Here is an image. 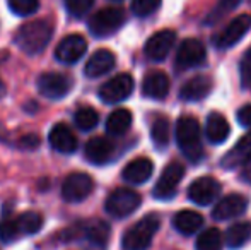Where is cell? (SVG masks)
<instances>
[{
	"label": "cell",
	"instance_id": "obj_1",
	"mask_svg": "<svg viewBox=\"0 0 251 250\" xmlns=\"http://www.w3.org/2000/svg\"><path fill=\"white\" fill-rule=\"evenodd\" d=\"M53 36V28L48 21L38 19L26 23L24 26H21L16 33V45L19 47V50H23L27 55H36L41 54L45 48L48 47Z\"/></svg>",
	"mask_w": 251,
	"mask_h": 250
},
{
	"label": "cell",
	"instance_id": "obj_2",
	"mask_svg": "<svg viewBox=\"0 0 251 250\" xmlns=\"http://www.w3.org/2000/svg\"><path fill=\"white\" fill-rule=\"evenodd\" d=\"M176 140L181 149V153L188 158L190 161H200L203 154V146H201V134L200 125L190 115H185L176 124Z\"/></svg>",
	"mask_w": 251,
	"mask_h": 250
},
{
	"label": "cell",
	"instance_id": "obj_3",
	"mask_svg": "<svg viewBox=\"0 0 251 250\" xmlns=\"http://www.w3.org/2000/svg\"><path fill=\"white\" fill-rule=\"evenodd\" d=\"M159 220L157 214H147L144 216L140 221H137L132 228L125 231L122 240V247L123 250H147L152 244V238L157 233Z\"/></svg>",
	"mask_w": 251,
	"mask_h": 250
},
{
	"label": "cell",
	"instance_id": "obj_4",
	"mask_svg": "<svg viewBox=\"0 0 251 250\" xmlns=\"http://www.w3.org/2000/svg\"><path fill=\"white\" fill-rule=\"evenodd\" d=\"M125 23V12L118 7H106L96 12L89 21V29L94 36L106 38L120 29Z\"/></svg>",
	"mask_w": 251,
	"mask_h": 250
},
{
	"label": "cell",
	"instance_id": "obj_5",
	"mask_svg": "<svg viewBox=\"0 0 251 250\" xmlns=\"http://www.w3.org/2000/svg\"><path fill=\"white\" fill-rule=\"evenodd\" d=\"M142 204V197L130 189H116L109 194L106 199V213L113 218H126L132 213H135L137 207Z\"/></svg>",
	"mask_w": 251,
	"mask_h": 250
},
{
	"label": "cell",
	"instance_id": "obj_6",
	"mask_svg": "<svg viewBox=\"0 0 251 250\" xmlns=\"http://www.w3.org/2000/svg\"><path fill=\"white\" fill-rule=\"evenodd\" d=\"M74 81L70 76L60 72H47L41 74L38 79V89L48 100H62L70 93Z\"/></svg>",
	"mask_w": 251,
	"mask_h": 250
},
{
	"label": "cell",
	"instance_id": "obj_7",
	"mask_svg": "<svg viewBox=\"0 0 251 250\" xmlns=\"http://www.w3.org/2000/svg\"><path fill=\"white\" fill-rule=\"evenodd\" d=\"M183 177H185V168H183V165L176 163V161L169 163L168 167L164 168V171L161 173V177H159L154 190H152L154 197L159 200H168V199H171V197H175Z\"/></svg>",
	"mask_w": 251,
	"mask_h": 250
},
{
	"label": "cell",
	"instance_id": "obj_8",
	"mask_svg": "<svg viewBox=\"0 0 251 250\" xmlns=\"http://www.w3.org/2000/svg\"><path fill=\"white\" fill-rule=\"evenodd\" d=\"M133 91V77L130 74H118L106 81L100 89L101 101L108 105H115L120 101L126 100Z\"/></svg>",
	"mask_w": 251,
	"mask_h": 250
},
{
	"label": "cell",
	"instance_id": "obj_9",
	"mask_svg": "<svg viewBox=\"0 0 251 250\" xmlns=\"http://www.w3.org/2000/svg\"><path fill=\"white\" fill-rule=\"evenodd\" d=\"M93 189L94 182L87 173H70L62 184V197L67 202H80L89 197Z\"/></svg>",
	"mask_w": 251,
	"mask_h": 250
},
{
	"label": "cell",
	"instance_id": "obj_10",
	"mask_svg": "<svg viewBox=\"0 0 251 250\" xmlns=\"http://www.w3.org/2000/svg\"><path fill=\"white\" fill-rule=\"evenodd\" d=\"M207 58V50H205L203 43L195 38H188L185 40L178 48L176 54V69H192V67H199L205 62Z\"/></svg>",
	"mask_w": 251,
	"mask_h": 250
},
{
	"label": "cell",
	"instance_id": "obj_11",
	"mask_svg": "<svg viewBox=\"0 0 251 250\" xmlns=\"http://www.w3.org/2000/svg\"><path fill=\"white\" fill-rule=\"evenodd\" d=\"M175 41H176L175 31L171 29L157 31V33L152 34L149 40H147L146 47H144V54L152 62H162L168 57L171 48L175 47Z\"/></svg>",
	"mask_w": 251,
	"mask_h": 250
},
{
	"label": "cell",
	"instance_id": "obj_12",
	"mask_svg": "<svg viewBox=\"0 0 251 250\" xmlns=\"http://www.w3.org/2000/svg\"><path fill=\"white\" fill-rule=\"evenodd\" d=\"M250 29H251V16L241 14V16H238L236 19H232L231 23L222 29V33L215 38V47L221 48V50L234 47Z\"/></svg>",
	"mask_w": 251,
	"mask_h": 250
},
{
	"label": "cell",
	"instance_id": "obj_13",
	"mask_svg": "<svg viewBox=\"0 0 251 250\" xmlns=\"http://www.w3.org/2000/svg\"><path fill=\"white\" fill-rule=\"evenodd\" d=\"M87 50V41L80 34H69L58 43L55 57L62 63H75L84 57Z\"/></svg>",
	"mask_w": 251,
	"mask_h": 250
},
{
	"label": "cell",
	"instance_id": "obj_14",
	"mask_svg": "<svg viewBox=\"0 0 251 250\" xmlns=\"http://www.w3.org/2000/svg\"><path fill=\"white\" fill-rule=\"evenodd\" d=\"M219 194H221V184L212 177L197 178L188 187L190 200L199 206H208L210 202H214L215 197H219Z\"/></svg>",
	"mask_w": 251,
	"mask_h": 250
},
{
	"label": "cell",
	"instance_id": "obj_15",
	"mask_svg": "<svg viewBox=\"0 0 251 250\" xmlns=\"http://www.w3.org/2000/svg\"><path fill=\"white\" fill-rule=\"evenodd\" d=\"M246 207H248L246 197L239 195V194H231V195H226L224 199L219 200L217 206L212 211V216L217 221L232 220L236 216H241L246 211Z\"/></svg>",
	"mask_w": 251,
	"mask_h": 250
},
{
	"label": "cell",
	"instance_id": "obj_16",
	"mask_svg": "<svg viewBox=\"0 0 251 250\" xmlns=\"http://www.w3.org/2000/svg\"><path fill=\"white\" fill-rule=\"evenodd\" d=\"M86 160L93 165H106L115 154V144L106 137H93L84 147Z\"/></svg>",
	"mask_w": 251,
	"mask_h": 250
},
{
	"label": "cell",
	"instance_id": "obj_17",
	"mask_svg": "<svg viewBox=\"0 0 251 250\" xmlns=\"http://www.w3.org/2000/svg\"><path fill=\"white\" fill-rule=\"evenodd\" d=\"M48 140H50V146L53 149L62 154L75 153L77 146H79V140H77L75 134L65 124L53 125V129L50 130V136H48Z\"/></svg>",
	"mask_w": 251,
	"mask_h": 250
},
{
	"label": "cell",
	"instance_id": "obj_18",
	"mask_svg": "<svg viewBox=\"0 0 251 250\" xmlns=\"http://www.w3.org/2000/svg\"><path fill=\"white\" fill-rule=\"evenodd\" d=\"M152 171H154V165L149 158H137V160L130 161L125 168H123V180L126 184L133 185H142L152 177Z\"/></svg>",
	"mask_w": 251,
	"mask_h": 250
},
{
	"label": "cell",
	"instance_id": "obj_19",
	"mask_svg": "<svg viewBox=\"0 0 251 250\" xmlns=\"http://www.w3.org/2000/svg\"><path fill=\"white\" fill-rule=\"evenodd\" d=\"M144 96L152 100H164L169 93V79L161 70H152L142 81Z\"/></svg>",
	"mask_w": 251,
	"mask_h": 250
},
{
	"label": "cell",
	"instance_id": "obj_20",
	"mask_svg": "<svg viewBox=\"0 0 251 250\" xmlns=\"http://www.w3.org/2000/svg\"><path fill=\"white\" fill-rule=\"evenodd\" d=\"M116 58L109 50H98L96 54H93V57L87 60L84 72L87 77H101L104 74H108L109 70L115 67Z\"/></svg>",
	"mask_w": 251,
	"mask_h": 250
},
{
	"label": "cell",
	"instance_id": "obj_21",
	"mask_svg": "<svg viewBox=\"0 0 251 250\" xmlns=\"http://www.w3.org/2000/svg\"><path fill=\"white\" fill-rule=\"evenodd\" d=\"M210 89L212 81L207 76H197L183 84L181 91H179V98L183 101H200L210 93Z\"/></svg>",
	"mask_w": 251,
	"mask_h": 250
},
{
	"label": "cell",
	"instance_id": "obj_22",
	"mask_svg": "<svg viewBox=\"0 0 251 250\" xmlns=\"http://www.w3.org/2000/svg\"><path fill=\"white\" fill-rule=\"evenodd\" d=\"M251 160V134L246 137H243L231 151L224 156V160L221 161V165L227 170H232V168L243 167L246 161Z\"/></svg>",
	"mask_w": 251,
	"mask_h": 250
},
{
	"label": "cell",
	"instance_id": "obj_23",
	"mask_svg": "<svg viewBox=\"0 0 251 250\" xmlns=\"http://www.w3.org/2000/svg\"><path fill=\"white\" fill-rule=\"evenodd\" d=\"M205 134H207L208 142L212 144H222L231 134V125L226 120V117H222L221 113L214 111L208 115L207 118V127H205Z\"/></svg>",
	"mask_w": 251,
	"mask_h": 250
},
{
	"label": "cell",
	"instance_id": "obj_24",
	"mask_svg": "<svg viewBox=\"0 0 251 250\" xmlns=\"http://www.w3.org/2000/svg\"><path fill=\"white\" fill-rule=\"evenodd\" d=\"M201 224H203V218L197 211L183 209L173 218V226L181 235H195V231L200 230Z\"/></svg>",
	"mask_w": 251,
	"mask_h": 250
},
{
	"label": "cell",
	"instance_id": "obj_25",
	"mask_svg": "<svg viewBox=\"0 0 251 250\" xmlns=\"http://www.w3.org/2000/svg\"><path fill=\"white\" fill-rule=\"evenodd\" d=\"M224 240L229 249H241L251 240V223H236L229 226Z\"/></svg>",
	"mask_w": 251,
	"mask_h": 250
},
{
	"label": "cell",
	"instance_id": "obj_26",
	"mask_svg": "<svg viewBox=\"0 0 251 250\" xmlns=\"http://www.w3.org/2000/svg\"><path fill=\"white\" fill-rule=\"evenodd\" d=\"M132 125V113L126 108H118L115 110L106 120V130L111 136H123Z\"/></svg>",
	"mask_w": 251,
	"mask_h": 250
},
{
	"label": "cell",
	"instance_id": "obj_27",
	"mask_svg": "<svg viewBox=\"0 0 251 250\" xmlns=\"http://www.w3.org/2000/svg\"><path fill=\"white\" fill-rule=\"evenodd\" d=\"M109 233H111L109 224L101 220L93 221V223H89L86 228H84V235H86L87 240H89L94 247H100V249H102L106 244H108Z\"/></svg>",
	"mask_w": 251,
	"mask_h": 250
},
{
	"label": "cell",
	"instance_id": "obj_28",
	"mask_svg": "<svg viewBox=\"0 0 251 250\" xmlns=\"http://www.w3.org/2000/svg\"><path fill=\"white\" fill-rule=\"evenodd\" d=\"M151 139L157 149H166L169 144V120L166 117H157L152 122Z\"/></svg>",
	"mask_w": 251,
	"mask_h": 250
},
{
	"label": "cell",
	"instance_id": "obj_29",
	"mask_svg": "<svg viewBox=\"0 0 251 250\" xmlns=\"http://www.w3.org/2000/svg\"><path fill=\"white\" fill-rule=\"evenodd\" d=\"M16 220L21 233L24 235H34L43 228V216L40 213H34V211H27V213L17 216Z\"/></svg>",
	"mask_w": 251,
	"mask_h": 250
},
{
	"label": "cell",
	"instance_id": "obj_30",
	"mask_svg": "<svg viewBox=\"0 0 251 250\" xmlns=\"http://www.w3.org/2000/svg\"><path fill=\"white\" fill-rule=\"evenodd\" d=\"M222 233L217 228H208L197 238V250H222Z\"/></svg>",
	"mask_w": 251,
	"mask_h": 250
},
{
	"label": "cell",
	"instance_id": "obj_31",
	"mask_svg": "<svg viewBox=\"0 0 251 250\" xmlns=\"http://www.w3.org/2000/svg\"><path fill=\"white\" fill-rule=\"evenodd\" d=\"M74 122H75V125L79 127L80 130L87 132V130H93L94 127L98 125V122H100V115H98V111L94 110V108L82 107L75 111V115H74Z\"/></svg>",
	"mask_w": 251,
	"mask_h": 250
},
{
	"label": "cell",
	"instance_id": "obj_32",
	"mask_svg": "<svg viewBox=\"0 0 251 250\" xmlns=\"http://www.w3.org/2000/svg\"><path fill=\"white\" fill-rule=\"evenodd\" d=\"M9 7L17 16H29L38 10L40 0H9Z\"/></svg>",
	"mask_w": 251,
	"mask_h": 250
},
{
	"label": "cell",
	"instance_id": "obj_33",
	"mask_svg": "<svg viewBox=\"0 0 251 250\" xmlns=\"http://www.w3.org/2000/svg\"><path fill=\"white\" fill-rule=\"evenodd\" d=\"M241 0H219L217 5L214 7V10L210 12V16L207 17V23H217L222 16H226L227 12L234 10L239 5Z\"/></svg>",
	"mask_w": 251,
	"mask_h": 250
},
{
	"label": "cell",
	"instance_id": "obj_34",
	"mask_svg": "<svg viewBox=\"0 0 251 250\" xmlns=\"http://www.w3.org/2000/svg\"><path fill=\"white\" fill-rule=\"evenodd\" d=\"M161 0H132V12L139 17H147L157 10Z\"/></svg>",
	"mask_w": 251,
	"mask_h": 250
},
{
	"label": "cell",
	"instance_id": "obj_35",
	"mask_svg": "<svg viewBox=\"0 0 251 250\" xmlns=\"http://www.w3.org/2000/svg\"><path fill=\"white\" fill-rule=\"evenodd\" d=\"M19 235L21 230H19V224H17V220H5L0 224V240L5 242V244L14 242Z\"/></svg>",
	"mask_w": 251,
	"mask_h": 250
},
{
	"label": "cell",
	"instance_id": "obj_36",
	"mask_svg": "<svg viewBox=\"0 0 251 250\" xmlns=\"http://www.w3.org/2000/svg\"><path fill=\"white\" fill-rule=\"evenodd\" d=\"M93 3H94V0H65L67 10H69L74 17L86 16L91 10V7H93Z\"/></svg>",
	"mask_w": 251,
	"mask_h": 250
},
{
	"label": "cell",
	"instance_id": "obj_37",
	"mask_svg": "<svg viewBox=\"0 0 251 250\" xmlns=\"http://www.w3.org/2000/svg\"><path fill=\"white\" fill-rule=\"evenodd\" d=\"M241 83L243 86H251V48L243 55L241 60Z\"/></svg>",
	"mask_w": 251,
	"mask_h": 250
},
{
	"label": "cell",
	"instance_id": "obj_38",
	"mask_svg": "<svg viewBox=\"0 0 251 250\" xmlns=\"http://www.w3.org/2000/svg\"><path fill=\"white\" fill-rule=\"evenodd\" d=\"M19 146L23 147V149L33 151V149H36V147H40V137H38L36 134H27V136H24L23 139L19 140Z\"/></svg>",
	"mask_w": 251,
	"mask_h": 250
},
{
	"label": "cell",
	"instance_id": "obj_39",
	"mask_svg": "<svg viewBox=\"0 0 251 250\" xmlns=\"http://www.w3.org/2000/svg\"><path fill=\"white\" fill-rule=\"evenodd\" d=\"M238 122L243 127L251 129V105H245L238 110Z\"/></svg>",
	"mask_w": 251,
	"mask_h": 250
},
{
	"label": "cell",
	"instance_id": "obj_40",
	"mask_svg": "<svg viewBox=\"0 0 251 250\" xmlns=\"http://www.w3.org/2000/svg\"><path fill=\"white\" fill-rule=\"evenodd\" d=\"M241 178H243L245 182H248V184H251V160H250V161H246V163L243 165Z\"/></svg>",
	"mask_w": 251,
	"mask_h": 250
},
{
	"label": "cell",
	"instance_id": "obj_41",
	"mask_svg": "<svg viewBox=\"0 0 251 250\" xmlns=\"http://www.w3.org/2000/svg\"><path fill=\"white\" fill-rule=\"evenodd\" d=\"M5 93H7V89H5V84L0 81V98H3L5 96Z\"/></svg>",
	"mask_w": 251,
	"mask_h": 250
},
{
	"label": "cell",
	"instance_id": "obj_42",
	"mask_svg": "<svg viewBox=\"0 0 251 250\" xmlns=\"http://www.w3.org/2000/svg\"><path fill=\"white\" fill-rule=\"evenodd\" d=\"M113 2H120V0H113Z\"/></svg>",
	"mask_w": 251,
	"mask_h": 250
}]
</instances>
